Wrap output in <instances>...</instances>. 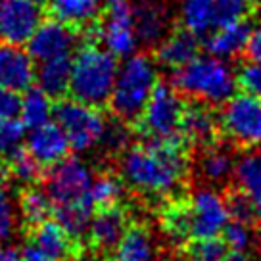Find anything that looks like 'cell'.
<instances>
[{"mask_svg": "<svg viewBox=\"0 0 261 261\" xmlns=\"http://www.w3.org/2000/svg\"><path fill=\"white\" fill-rule=\"evenodd\" d=\"M92 180L94 177L89 165L79 155H71L50 167V171L44 175L42 187L52 200V207L79 204H89L94 207L90 198Z\"/></svg>", "mask_w": 261, "mask_h": 261, "instance_id": "obj_8", "label": "cell"}, {"mask_svg": "<svg viewBox=\"0 0 261 261\" xmlns=\"http://www.w3.org/2000/svg\"><path fill=\"white\" fill-rule=\"evenodd\" d=\"M255 225L230 219L223 228V242L230 252H248L255 246Z\"/></svg>", "mask_w": 261, "mask_h": 261, "instance_id": "obj_34", "label": "cell"}, {"mask_svg": "<svg viewBox=\"0 0 261 261\" xmlns=\"http://www.w3.org/2000/svg\"><path fill=\"white\" fill-rule=\"evenodd\" d=\"M223 261H253L246 252H230L227 253V257Z\"/></svg>", "mask_w": 261, "mask_h": 261, "instance_id": "obj_44", "label": "cell"}, {"mask_svg": "<svg viewBox=\"0 0 261 261\" xmlns=\"http://www.w3.org/2000/svg\"><path fill=\"white\" fill-rule=\"evenodd\" d=\"M139 42L158 46L171 33V12L165 0H135L130 4Z\"/></svg>", "mask_w": 261, "mask_h": 261, "instance_id": "obj_15", "label": "cell"}, {"mask_svg": "<svg viewBox=\"0 0 261 261\" xmlns=\"http://www.w3.org/2000/svg\"><path fill=\"white\" fill-rule=\"evenodd\" d=\"M234 187L240 188L253 202L261 219V150H250L234 165Z\"/></svg>", "mask_w": 261, "mask_h": 261, "instance_id": "obj_26", "label": "cell"}, {"mask_svg": "<svg viewBox=\"0 0 261 261\" xmlns=\"http://www.w3.org/2000/svg\"><path fill=\"white\" fill-rule=\"evenodd\" d=\"M255 12L253 0H215V25H228L246 21Z\"/></svg>", "mask_w": 261, "mask_h": 261, "instance_id": "obj_35", "label": "cell"}, {"mask_svg": "<svg viewBox=\"0 0 261 261\" xmlns=\"http://www.w3.org/2000/svg\"><path fill=\"white\" fill-rule=\"evenodd\" d=\"M253 6H255V12L261 14V0H253Z\"/></svg>", "mask_w": 261, "mask_h": 261, "instance_id": "obj_46", "label": "cell"}, {"mask_svg": "<svg viewBox=\"0 0 261 261\" xmlns=\"http://www.w3.org/2000/svg\"><path fill=\"white\" fill-rule=\"evenodd\" d=\"M221 123L219 114L215 112V106H210L205 102L194 100L192 104H187L182 125H180V139L187 146L204 150L221 142Z\"/></svg>", "mask_w": 261, "mask_h": 261, "instance_id": "obj_13", "label": "cell"}, {"mask_svg": "<svg viewBox=\"0 0 261 261\" xmlns=\"http://www.w3.org/2000/svg\"><path fill=\"white\" fill-rule=\"evenodd\" d=\"M123 194H125V182L115 173H100L92 180L90 198H92L94 210H106V207L119 205Z\"/></svg>", "mask_w": 261, "mask_h": 261, "instance_id": "obj_30", "label": "cell"}, {"mask_svg": "<svg viewBox=\"0 0 261 261\" xmlns=\"http://www.w3.org/2000/svg\"><path fill=\"white\" fill-rule=\"evenodd\" d=\"M21 96L16 90L0 87V117H19Z\"/></svg>", "mask_w": 261, "mask_h": 261, "instance_id": "obj_40", "label": "cell"}, {"mask_svg": "<svg viewBox=\"0 0 261 261\" xmlns=\"http://www.w3.org/2000/svg\"><path fill=\"white\" fill-rule=\"evenodd\" d=\"M133 133L135 129L130 127V123L114 115L110 121H106V129H104V135H102V140L98 146L104 148L110 155H121L130 146Z\"/></svg>", "mask_w": 261, "mask_h": 261, "instance_id": "obj_32", "label": "cell"}, {"mask_svg": "<svg viewBox=\"0 0 261 261\" xmlns=\"http://www.w3.org/2000/svg\"><path fill=\"white\" fill-rule=\"evenodd\" d=\"M117 69L119 67L112 52L100 48L96 41H83L73 58L69 96L102 110L110 104Z\"/></svg>", "mask_w": 261, "mask_h": 261, "instance_id": "obj_2", "label": "cell"}, {"mask_svg": "<svg viewBox=\"0 0 261 261\" xmlns=\"http://www.w3.org/2000/svg\"><path fill=\"white\" fill-rule=\"evenodd\" d=\"M54 121L64 129L69 146L75 152H89L96 148L106 129V117L100 108L87 106L77 100H58L54 104Z\"/></svg>", "mask_w": 261, "mask_h": 261, "instance_id": "obj_6", "label": "cell"}, {"mask_svg": "<svg viewBox=\"0 0 261 261\" xmlns=\"http://www.w3.org/2000/svg\"><path fill=\"white\" fill-rule=\"evenodd\" d=\"M160 223L165 238L175 248H182L192 238V223H190V202L182 196L167 200L160 213Z\"/></svg>", "mask_w": 261, "mask_h": 261, "instance_id": "obj_20", "label": "cell"}, {"mask_svg": "<svg viewBox=\"0 0 261 261\" xmlns=\"http://www.w3.org/2000/svg\"><path fill=\"white\" fill-rule=\"evenodd\" d=\"M185 110L187 102L179 90L167 83H158L133 129L144 140H177L180 139Z\"/></svg>", "mask_w": 261, "mask_h": 261, "instance_id": "obj_5", "label": "cell"}, {"mask_svg": "<svg viewBox=\"0 0 261 261\" xmlns=\"http://www.w3.org/2000/svg\"><path fill=\"white\" fill-rule=\"evenodd\" d=\"M237 85L248 94L261 98V62L250 60L240 65L237 73Z\"/></svg>", "mask_w": 261, "mask_h": 261, "instance_id": "obj_39", "label": "cell"}, {"mask_svg": "<svg viewBox=\"0 0 261 261\" xmlns=\"http://www.w3.org/2000/svg\"><path fill=\"white\" fill-rule=\"evenodd\" d=\"M223 137L237 148L261 146V98L248 92L232 94L219 112Z\"/></svg>", "mask_w": 261, "mask_h": 261, "instance_id": "obj_7", "label": "cell"}, {"mask_svg": "<svg viewBox=\"0 0 261 261\" xmlns=\"http://www.w3.org/2000/svg\"><path fill=\"white\" fill-rule=\"evenodd\" d=\"M25 148L44 169L65 160L71 150L64 129L58 123H46L42 127L31 129Z\"/></svg>", "mask_w": 261, "mask_h": 261, "instance_id": "obj_18", "label": "cell"}, {"mask_svg": "<svg viewBox=\"0 0 261 261\" xmlns=\"http://www.w3.org/2000/svg\"><path fill=\"white\" fill-rule=\"evenodd\" d=\"M171 85L182 96L221 106L234 94L237 75L221 58L196 56L187 65L171 71Z\"/></svg>", "mask_w": 261, "mask_h": 261, "instance_id": "obj_3", "label": "cell"}, {"mask_svg": "<svg viewBox=\"0 0 261 261\" xmlns=\"http://www.w3.org/2000/svg\"><path fill=\"white\" fill-rule=\"evenodd\" d=\"M25 125L17 117H0V158H6L21 146Z\"/></svg>", "mask_w": 261, "mask_h": 261, "instance_id": "obj_38", "label": "cell"}, {"mask_svg": "<svg viewBox=\"0 0 261 261\" xmlns=\"http://www.w3.org/2000/svg\"><path fill=\"white\" fill-rule=\"evenodd\" d=\"M244 52H246V56H248V60L261 62V23L255 25V27L252 29Z\"/></svg>", "mask_w": 261, "mask_h": 261, "instance_id": "obj_41", "label": "cell"}, {"mask_svg": "<svg viewBox=\"0 0 261 261\" xmlns=\"http://www.w3.org/2000/svg\"><path fill=\"white\" fill-rule=\"evenodd\" d=\"M155 238L144 223H130L114 250V261H155Z\"/></svg>", "mask_w": 261, "mask_h": 261, "instance_id": "obj_22", "label": "cell"}, {"mask_svg": "<svg viewBox=\"0 0 261 261\" xmlns=\"http://www.w3.org/2000/svg\"><path fill=\"white\" fill-rule=\"evenodd\" d=\"M17 227V207L8 182H0V242L8 240Z\"/></svg>", "mask_w": 261, "mask_h": 261, "instance_id": "obj_37", "label": "cell"}, {"mask_svg": "<svg viewBox=\"0 0 261 261\" xmlns=\"http://www.w3.org/2000/svg\"><path fill=\"white\" fill-rule=\"evenodd\" d=\"M6 162L10 167V177L21 182V187H29V185H39L44 180V167L37 162L27 148H17L12 154L6 155Z\"/></svg>", "mask_w": 261, "mask_h": 261, "instance_id": "obj_31", "label": "cell"}, {"mask_svg": "<svg viewBox=\"0 0 261 261\" xmlns=\"http://www.w3.org/2000/svg\"><path fill=\"white\" fill-rule=\"evenodd\" d=\"M29 244L37 246L58 261L79 259L83 252V242L75 240L56 219H46L29 227Z\"/></svg>", "mask_w": 261, "mask_h": 261, "instance_id": "obj_16", "label": "cell"}, {"mask_svg": "<svg viewBox=\"0 0 261 261\" xmlns=\"http://www.w3.org/2000/svg\"><path fill=\"white\" fill-rule=\"evenodd\" d=\"M52 19L83 31L100 19V0H48Z\"/></svg>", "mask_w": 261, "mask_h": 261, "instance_id": "obj_24", "label": "cell"}, {"mask_svg": "<svg viewBox=\"0 0 261 261\" xmlns=\"http://www.w3.org/2000/svg\"><path fill=\"white\" fill-rule=\"evenodd\" d=\"M158 87V67L155 60L146 54H133L117 69L115 85L110 96V110L115 117L127 123L142 114L144 106Z\"/></svg>", "mask_w": 261, "mask_h": 261, "instance_id": "obj_4", "label": "cell"}, {"mask_svg": "<svg viewBox=\"0 0 261 261\" xmlns=\"http://www.w3.org/2000/svg\"><path fill=\"white\" fill-rule=\"evenodd\" d=\"M41 23V4L33 0H0V37L6 42L27 44Z\"/></svg>", "mask_w": 261, "mask_h": 261, "instance_id": "obj_11", "label": "cell"}, {"mask_svg": "<svg viewBox=\"0 0 261 261\" xmlns=\"http://www.w3.org/2000/svg\"><path fill=\"white\" fill-rule=\"evenodd\" d=\"M98 41L114 56H133L139 44V37L135 31L133 12L127 0L106 6V14L98 19Z\"/></svg>", "mask_w": 261, "mask_h": 261, "instance_id": "obj_9", "label": "cell"}, {"mask_svg": "<svg viewBox=\"0 0 261 261\" xmlns=\"http://www.w3.org/2000/svg\"><path fill=\"white\" fill-rule=\"evenodd\" d=\"M71 67H73V58H71V54L69 56H58V58L44 60V62H39L35 81L39 83V89L44 90L52 100H62L69 92Z\"/></svg>", "mask_w": 261, "mask_h": 261, "instance_id": "obj_25", "label": "cell"}, {"mask_svg": "<svg viewBox=\"0 0 261 261\" xmlns=\"http://www.w3.org/2000/svg\"><path fill=\"white\" fill-rule=\"evenodd\" d=\"M250 33H252V25L248 21L221 25L217 27V31H213L205 39V50L210 56L221 58V60L237 58L246 50Z\"/></svg>", "mask_w": 261, "mask_h": 261, "instance_id": "obj_21", "label": "cell"}, {"mask_svg": "<svg viewBox=\"0 0 261 261\" xmlns=\"http://www.w3.org/2000/svg\"><path fill=\"white\" fill-rule=\"evenodd\" d=\"M17 207H19V215L23 223L29 227L39 225L52 215V200L48 192L44 190V187L41 188L37 185H29L19 190Z\"/></svg>", "mask_w": 261, "mask_h": 261, "instance_id": "obj_27", "label": "cell"}, {"mask_svg": "<svg viewBox=\"0 0 261 261\" xmlns=\"http://www.w3.org/2000/svg\"><path fill=\"white\" fill-rule=\"evenodd\" d=\"M200 41L198 35L188 31L187 27L173 29L158 46H155V62L167 69H179L198 56Z\"/></svg>", "mask_w": 261, "mask_h": 261, "instance_id": "obj_19", "label": "cell"}, {"mask_svg": "<svg viewBox=\"0 0 261 261\" xmlns=\"http://www.w3.org/2000/svg\"><path fill=\"white\" fill-rule=\"evenodd\" d=\"M54 115V102L52 98L41 90L39 87H31L25 90V96L21 98V123L25 125V129H37L50 123Z\"/></svg>", "mask_w": 261, "mask_h": 261, "instance_id": "obj_28", "label": "cell"}, {"mask_svg": "<svg viewBox=\"0 0 261 261\" xmlns=\"http://www.w3.org/2000/svg\"><path fill=\"white\" fill-rule=\"evenodd\" d=\"M37 77V67L31 54L19 44H0V87L16 92L31 89Z\"/></svg>", "mask_w": 261, "mask_h": 261, "instance_id": "obj_17", "label": "cell"}, {"mask_svg": "<svg viewBox=\"0 0 261 261\" xmlns=\"http://www.w3.org/2000/svg\"><path fill=\"white\" fill-rule=\"evenodd\" d=\"M79 39L81 35L77 29L62 21H56V19H46L37 27V31L27 41V52L31 54L35 62H44V60L58 56H69L77 46Z\"/></svg>", "mask_w": 261, "mask_h": 261, "instance_id": "obj_12", "label": "cell"}, {"mask_svg": "<svg viewBox=\"0 0 261 261\" xmlns=\"http://www.w3.org/2000/svg\"><path fill=\"white\" fill-rule=\"evenodd\" d=\"M190 173L185 140H146L129 146L119 158V177L125 187L144 198L163 200L180 196Z\"/></svg>", "mask_w": 261, "mask_h": 261, "instance_id": "obj_1", "label": "cell"}, {"mask_svg": "<svg viewBox=\"0 0 261 261\" xmlns=\"http://www.w3.org/2000/svg\"><path fill=\"white\" fill-rule=\"evenodd\" d=\"M129 225V213L125 212L121 205L96 210V213L90 219L85 240L92 252L102 253V255L114 253L115 246L119 244V240L127 232Z\"/></svg>", "mask_w": 261, "mask_h": 261, "instance_id": "obj_14", "label": "cell"}, {"mask_svg": "<svg viewBox=\"0 0 261 261\" xmlns=\"http://www.w3.org/2000/svg\"><path fill=\"white\" fill-rule=\"evenodd\" d=\"M185 250L188 261H223L228 253L227 244L219 238H194Z\"/></svg>", "mask_w": 261, "mask_h": 261, "instance_id": "obj_33", "label": "cell"}, {"mask_svg": "<svg viewBox=\"0 0 261 261\" xmlns=\"http://www.w3.org/2000/svg\"><path fill=\"white\" fill-rule=\"evenodd\" d=\"M225 202H227L230 219L242 221V223H248V225H255L259 221V215H257V210H255L253 202L240 188H228L225 192Z\"/></svg>", "mask_w": 261, "mask_h": 261, "instance_id": "obj_36", "label": "cell"}, {"mask_svg": "<svg viewBox=\"0 0 261 261\" xmlns=\"http://www.w3.org/2000/svg\"><path fill=\"white\" fill-rule=\"evenodd\" d=\"M234 165H237V160L232 155V150L217 142L213 146L200 150L196 169L200 179L207 185H225L232 177Z\"/></svg>", "mask_w": 261, "mask_h": 261, "instance_id": "obj_23", "label": "cell"}, {"mask_svg": "<svg viewBox=\"0 0 261 261\" xmlns=\"http://www.w3.org/2000/svg\"><path fill=\"white\" fill-rule=\"evenodd\" d=\"M179 14L182 27L205 35L215 25V0H179Z\"/></svg>", "mask_w": 261, "mask_h": 261, "instance_id": "obj_29", "label": "cell"}, {"mask_svg": "<svg viewBox=\"0 0 261 261\" xmlns=\"http://www.w3.org/2000/svg\"><path fill=\"white\" fill-rule=\"evenodd\" d=\"M33 2H37V4H41V6H42V4H46L48 0H33Z\"/></svg>", "mask_w": 261, "mask_h": 261, "instance_id": "obj_48", "label": "cell"}, {"mask_svg": "<svg viewBox=\"0 0 261 261\" xmlns=\"http://www.w3.org/2000/svg\"><path fill=\"white\" fill-rule=\"evenodd\" d=\"M160 261H188L185 255H180V253H165Z\"/></svg>", "mask_w": 261, "mask_h": 261, "instance_id": "obj_45", "label": "cell"}, {"mask_svg": "<svg viewBox=\"0 0 261 261\" xmlns=\"http://www.w3.org/2000/svg\"><path fill=\"white\" fill-rule=\"evenodd\" d=\"M0 261H21V253L12 246H2L0 248Z\"/></svg>", "mask_w": 261, "mask_h": 261, "instance_id": "obj_43", "label": "cell"}, {"mask_svg": "<svg viewBox=\"0 0 261 261\" xmlns=\"http://www.w3.org/2000/svg\"><path fill=\"white\" fill-rule=\"evenodd\" d=\"M21 261H58L54 257H50L48 253H44L42 250H39L37 246H33L27 242V246L21 252Z\"/></svg>", "mask_w": 261, "mask_h": 261, "instance_id": "obj_42", "label": "cell"}, {"mask_svg": "<svg viewBox=\"0 0 261 261\" xmlns=\"http://www.w3.org/2000/svg\"><path fill=\"white\" fill-rule=\"evenodd\" d=\"M230 221L225 196L202 188L190 200L192 238H217Z\"/></svg>", "mask_w": 261, "mask_h": 261, "instance_id": "obj_10", "label": "cell"}, {"mask_svg": "<svg viewBox=\"0 0 261 261\" xmlns=\"http://www.w3.org/2000/svg\"><path fill=\"white\" fill-rule=\"evenodd\" d=\"M104 2H106V6H112V4H119L123 0H104Z\"/></svg>", "mask_w": 261, "mask_h": 261, "instance_id": "obj_47", "label": "cell"}]
</instances>
